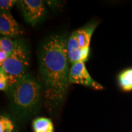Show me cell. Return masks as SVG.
Here are the masks:
<instances>
[{
  "instance_id": "11",
  "label": "cell",
  "mask_w": 132,
  "mask_h": 132,
  "mask_svg": "<svg viewBox=\"0 0 132 132\" xmlns=\"http://www.w3.org/2000/svg\"><path fill=\"white\" fill-rule=\"evenodd\" d=\"M16 123L12 117L3 114L0 118V132H16Z\"/></svg>"
},
{
  "instance_id": "1",
  "label": "cell",
  "mask_w": 132,
  "mask_h": 132,
  "mask_svg": "<svg viewBox=\"0 0 132 132\" xmlns=\"http://www.w3.org/2000/svg\"><path fill=\"white\" fill-rule=\"evenodd\" d=\"M67 40L64 34H53L43 42L38 53L44 106L53 116L63 105L70 84Z\"/></svg>"
},
{
  "instance_id": "10",
  "label": "cell",
  "mask_w": 132,
  "mask_h": 132,
  "mask_svg": "<svg viewBox=\"0 0 132 132\" xmlns=\"http://www.w3.org/2000/svg\"><path fill=\"white\" fill-rule=\"evenodd\" d=\"M34 132H54V126L50 119L44 117L37 118L32 122Z\"/></svg>"
},
{
  "instance_id": "7",
  "label": "cell",
  "mask_w": 132,
  "mask_h": 132,
  "mask_svg": "<svg viewBox=\"0 0 132 132\" xmlns=\"http://www.w3.org/2000/svg\"><path fill=\"white\" fill-rule=\"evenodd\" d=\"M0 34L1 36L16 39L20 36L21 31L19 23L10 12H1Z\"/></svg>"
},
{
  "instance_id": "8",
  "label": "cell",
  "mask_w": 132,
  "mask_h": 132,
  "mask_svg": "<svg viewBox=\"0 0 132 132\" xmlns=\"http://www.w3.org/2000/svg\"><path fill=\"white\" fill-rule=\"evenodd\" d=\"M17 39L1 36L0 38V65L12 54L15 47Z\"/></svg>"
},
{
  "instance_id": "12",
  "label": "cell",
  "mask_w": 132,
  "mask_h": 132,
  "mask_svg": "<svg viewBox=\"0 0 132 132\" xmlns=\"http://www.w3.org/2000/svg\"><path fill=\"white\" fill-rule=\"evenodd\" d=\"M9 87V81L7 76L4 71L0 69V90L2 91H7Z\"/></svg>"
},
{
  "instance_id": "2",
  "label": "cell",
  "mask_w": 132,
  "mask_h": 132,
  "mask_svg": "<svg viewBox=\"0 0 132 132\" xmlns=\"http://www.w3.org/2000/svg\"><path fill=\"white\" fill-rule=\"evenodd\" d=\"M39 81L30 73L20 79L7 90L10 107L15 118L25 120L39 113L42 103Z\"/></svg>"
},
{
  "instance_id": "4",
  "label": "cell",
  "mask_w": 132,
  "mask_h": 132,
  "mask_svg": "<svg viewBox=\"0 0 132 132\" xmlns=\"http://www.w3.org/2000/svg\"><path fill=\"white\" fill-rule=\"evenodd\" d=\"M97 23H89L82 26L71 34L67 40V53L69 62L73 64L85 62L89 57L91 37Z\"/></svg>"
},
{
  "instance_id": "3",
  "label": "cell",
  "mask_w": 132,
  "mask_h": 132,
  "mask_svg": "<svg viewBox=\"0 0 132 132\" xmlns=\"http://www.w3.org/2000/svg\"><path fill=\"white\" fill-rule=\"evenodd\" d=\"M30 56V49L27 42L22 39H17L12 54L0 65V69L7 76L9 87L28 73Z\"/></svg>"
},
{
  "instance_id": "13",
  "label": "cell",
  "mask_w": 132,
  "mask_h": 132,
  "mask_svg": "<svg viewBox=\"0 0 132 132\" xmlns=\"http://www.w3.org/2000/svg\"><path fill=\"white\" fill-rule=\"evenodd\" d=\"M16 3L15 0H1L0 9L1 12H10L14 5Z\"/></svg>"
},
{
  "instance_id": "5",
  "label": "cell",
  "mask_w": 132,
  "mask_h": 132,
  "mask_svg": "<svg viewBox=\"0 0 132 132\" xmlns=\"http://www.w3.org/2000/svg\"><path fill=\"white\" fill-rule=\"evenodd\" d=\"M24 20L31 26H36L45 19L47 10L40 0H21L19 1Z\"/></svg>"
},
{
  "instance_id": "6",
  "label": "cell",
  "mask_w": 132,
  "mask_h": 132,
  "mask_svg": "<svg viewBox=\"0 0 132 132\" xmlns=\"http://www.w3.org/2000/svg\"><path fill=\"white\" fill-rule=\"evenodd\" d=\"M70 84H78L89 87L96 90H103V86L94 80L89 73L85 62H79L72 64L69 73Z\"/></svg>"
},
{
  "instance_id": "9",
  "label": "cell",
  "mask_w": 132,
  "mask_h": 132,
  "mask_svg": "<svg viewBox=\"0 0 132 132\" xmlns=\"http://www.w3.org/2000/svg\"><path fill=\"white\" fill-rule=\"evenodd\" d=\"M118 80L122 90L125 92L132 91V67L122 71L119 74Z\"/></svg>"
}]
</instances>
